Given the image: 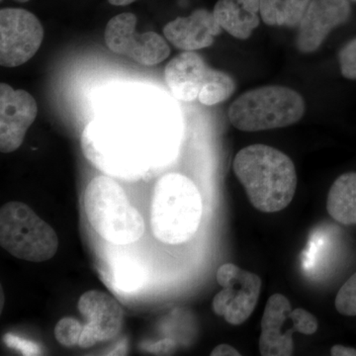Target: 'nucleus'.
<instances>
[{"mask_svg": "<svg viewBox=\"0 0 356 356\" xmlns=\"http://www.w3.org/2000/svg\"><path fill=\"white\" fill-rule=\"evenodd\" d=\"M179 128L168 112L127 99L96 115L83 129L84 156L112 177L134 179L165 165L177 153Z\"/></svg>", "mask_w": 356, "mask_h": 356, "instance_id": "obj_1", "label": "nucleus"}, {"mask_svg": "<svg viewBox=\"0 0 356 356\" xmlns=\"http://www.w3.org/2000/svg\"><path fill=\"white\" fill-rule=\"evenodd\" d=\"M234 172L250 202L261 212L285 209L296 193L294 163L275 147L261 144L243 147L234 159Z\"/></svg>", "mask_w": 356, "mask_h": 356, "instance_id": "obj_2", "label": "nucleus"}, {"mask_svg": "<svg viewBox=\"0 0 356 356\" xmlns=\"http://www.w3.org/2000/svg\"><path fill=\"white\" fill-rule=\"evenodd\" d=\"M203 203L193 181L180 173H168L154 186L151 226L163 243L179 245L195 235L202 219Z\"/></svg>", "mask_w": 356, "mask_h": 356, "instance_id": "obj_3", "label": "nucleus"}, {"mask_svg": "<svg viewBox=\"0 0 356 356\" xmlns=\"http://www.w3.org/2000/svg\"><path fill=\"white\" fill-rule=\"evenodd\" d=\"M83 205L89 224L107 242L129 245L144 235L142 215L113 178H93L84 191Z\"/></svg>", "mask_w": 356, "mask_h": 356, "instance_id": "obj_4", "label": "nucleus"}, {"mask_svg": "<svg viewBox=\"0 0 356 356\" xmlns=\"http://www.w3.org/2000/svg\"><path fill=\"white\" fill-rule=\"evenodd\" d=\"M305 102L296 91L280 86L247 91L229 106L232 125L243 132L288 127L301 120Z\"/></svg>", "mask_w": 356, "mask_h": 356, "instance_id": "obj_5", "label": "nucleus"}, {"mask_svg": "<svg viewBox=\"0 0 356 356\" xmlns=\"http://www.w3.org/2000/svg\"><path fill=\"white\" fill-rule=\"evenodd\" d=\"M0 245L17 259L44 262L57 254L58 238L29 206L11 201L0 210Z\"/></svg>", "mask_w": 356, "mask_h": 356, "instance_id": "obj_6", "label": "nucleus"}, {"mask_svg": "<svg viewBox=\"0 0 356 356\" xmlns=\"http://www.w3.org/2000/svg\"><path fill=\"white\" fill-rule=\"evenodd\" d=\"M217 281L222 290L213 300V310L229 324H243L252 315L259 301L261 277L235 264H226L218 269Z\"/></svg>", "mask_w": 356, "mask_h": 356, "instance_id": "obj_7", "label": "nucleus"}, {"mask_svg": "<svg viewBox=\"0 0 356 356\" xmlns=\"http://www.w3.org/2000/svg\"><path fill=\"white\" fill-rule=\"evenodd\" d=\"M137 16L121 13L110 19L104 32L107 48L143 65H156L170 55L168 42L156 32L137 33Z\"/></svg>", "mask_w": 356, "mask_h": 356, "instance_id": "obj_8", "label": "nucleus"}, {"mask_svg": "<svg viewBox=\"0 0 356 356\" xmlns=\"http://www.w3.org/2000/svg\"><path fill=\"white\" fill-rule=\"evenodd\" d=\"M44 39V29L34 14L21 8L0 11V64L16 67L31 60Z\"/></svg>", "mask_w": 356, "mask_h": 356, "instance_id": "obj_9", "label": "nucleus"}, {"mask_svg": "<svg viewBox=\"0 0 356 356\" xmlns=\"http://www.w3.org/2000/svg\"><path fill=\"white\" fill-rule=\"evenodd\" d=\"M77 309L88 321L79 339L81 348L114 339L123 327V309L106 293L97 290L84 293L77 302Z\"/></svg>", "mask_w": 356, "mask_h": 356, "instance_id": "obj_10", "label": "nucleus"}, {"mask_svg": "<svg viewBox=\"0 0 356 356\" xmlns=\"http://www.w3.org/2000/svg\"><path fill=\"white\" fill-rule=\"evenodd\" d=\"M36 100L23 89L0 84V151L13 153L19 149L28 129L36 120Z\"/></svg>", "mask_w": 356, "mask_h": 356, "instance_id": "obj_11", "label": "nucleus"}, {"mask_svg": "<svg viewBox=\"0 0 356 356\" xmlns=\"http://www.w3.org/2000/svg\"><path fill=\"white\" fill-rule=\"evenodd\" d=\"M348 0H311L299 24L297 48L302 53L317 51L330 33L348 20Z\"/></svg>", "mask_w": 356, "mask_h": 356, "instance_id": "obj_12", "label": "nucleus"}, {"mask_svg": "<svg viewBox=\"0 0 356 356\" xmlns=\"http://www.w3.org/2000/svg\"><path fill=\"white\" fill-rule=\"evenodd\" d=\"M213 13L198 9L187 17H178L163 28V35L179 50L195 51L208 48L222 31Z\"/></svg>", "mask_w": 356, "mask_h": 356, "instance_id": "obj_13", "label": "nucleus"}, {"mask_svg": "<svg viewBox=\"0 0 356 356\" xmlns=\"http://www.w3.org/2000/svg\"><path fill=\"white\" fill-rule=\"evenodd\" d=\"M292 306L282 294H274L267 301L261 318L259 353L264 356H289L294 351L291 332L284 325L291 316Z\"/></svg>", "mask_w": 356, "mask_h": 356, "instance_id": "obj_14", "label": "nucleus"}, {"mask_svg": "<svg viewBox=\"0 0 356 356\" xmlns=\"http://www.w3.org/2000/svg\"><path fill=\"white\" fill-rule=\"evenodd\" d=\"M209 67L195 51H184L173 58L165 70V79L170 92L180 102L198 99Z\"/></svg>", "mask_w": 356, "mask_h": 356, "instance_id": "obj_15", "label": "nucleus"}, {"mask_svg": "<svg viewBox=\"0 0 356 356\" xmlns=\"http://www.w3.org/2000/svg\"><path fill=\"white\" fill-rule=\"evenodd\" d=\"M213 14L222 30L245 40L259 25L261 0H219Z\"/></svg>", "mask_w": 356, "mask_h": 356, "instance_id": "obj_16", "label": "nucleus"}, {"mask_svg": "<svg viewBox=\"0 0 356 356\" xmlns=\"http://www.w3.org/2000/svg\"><path fill=\"white\" fill-rule=\"evenodd\" d=\"M327 210L339 224L356 225V172L337 178L327 195Z\"/></svg>", "mask_w": 356, "mask_h": 356, "instance_id": "obj_17", "label": "nucleus"}, {"mask_svg": "<svg viewBox=\"0 0 356 356\" xmlns=\"http://www.w3.org/2000/svg\"><path fill=\"white\" fill-rule=\"evenodd\" d=\"M311 0H261V17L268 26H299Z\"/></svg>", "mask_w": 356, "mask_h": 356, "instance_id": "obj_18", "label": "nucleus"}, {"mask_svg": "<svg viewBox=\"0 0 356 356\" xmlns=\"http://www.w3.org/2000/svg\"><path fill=\"white\" fill-rule=\"evenodd\" d=\"M236 89L234 79L226 72L209 67L198 100L206 106H213L229 99Z\"/></svg>", "mask_w": 356, "mask_h": 356, "instance_id": "obj_19", "label": "nucleus"}, {"mask_svg": "<svg viewBox=\"0 0 356 356\" xmlns=\"http://www.w3.org/2000/svg\"><path fill=\"white\" fill-rule=\"evenodd\" d=\"M83 327L76 318L65 317L58 321L55 327V337L58 343L65 348L79 346Z\"/></svg>", "mask_w": 356, "mask_h": 356, "instance_id": "obj_20", "label": "nucleus"}, {"mask_svg": "<svg viewBox=\"0 0 356 356\" xmlns=\"http://www.w3.org/2000/svg\"><path fill=\"white\" fill-rule=\"evenodd\" d=\"M334 305L341 315L356 316V273L339 289Z\"/></svg>", "mask_w": 356, "mask_h": 356, "instance_id": "obj_21", "label": "nucleus"}, {"mask_svg": "<svg viewBox=\"0 0 356 356\" xmlns=\"http://www.w3.org/2000/svg\"><path fill=\"white\" fill-rule=\"evenodd\" d=\"M341 72L346 79H356V38L351 40L339 54Z\"/></svg>", "mask_w": 356, "mask_h": 356, "instance_id": "obj_22", "label": "nucleus"}, {"mask_svg": "<svg viewBox=\"0 0 356 356\" xmlns=\"http://www.w3.org/2000/svg\"><path fill=\"white\" fill-rule=\"evenodd\" d=\"M291 315L297 332L310 336L317 332L318 325L317 318L312 315L310 312L301 308L293 309Z\"/></svg>", "mask_w": 356, "mask_h": 356, "instance_id": "obj_23", "label": "nucleus"}, {"mask_svg": "<svg viewBox=\"0 0 356 356\" xmlns=\"http://www.w3.org/2000/svg\"><path fill=\"white\" fill-rule=\"evenodd\" d=\"M6 341L8 346H13V348L22 351L23 355H34L38 353V350H37L35 344L28 343V341L18 339L15 336H8L7 334Z\"/></svg>", "mask_w": 356, "mask_h": 356, "instance_id": "obj_24", "label": "nucleus"}, {"mask_svg": "<svg viewBox=\"0 0 356 356\" xmlns=\"http://www.w3.org/2000/svg\"><path fill=\"white\" fill-rule=\"evenodd\" d=\"M177 348V343L172 339H161L152 346L151 351L154 355H168Z\"/></svg>", "mask_w": 356, "mask_h": 356, "instance_id": "obj_25", "label": "nucleus"}, {"mask_svg": "<svg viewBox=\"0 0 356 356\" xmlns=\"http://www.w3.org/2000/svg\"><path fill=\"white\" fill-rule=\"evenodd\" d=\"M212 356H240L241 353L229 344H219L211 353Z\"/></svg>", "mask_w": 356, "mask_h": 356, "instance_id": "obj_26", "label": "nucleus"}, {"mask_svg": "<svg viewBox=\"0 0 356 356\" xmlns=\"http://www.w3.org/2000/svg\"><path fill=\"white\" fill-rule=\"evenodd\" d=\"M331 355L332 356H356L355 348H348V346H332L331 348Z\"/></svg>", "mask_w": 356, "mask_h": 356, "instance_id": "obj_27", "label": "nucleus"}, {"mask_svg": "<svg viewBox=\"0 0 356 356\" xmlns=\"http://www.w3.org/2000/svg\"><path fill=\"white\" fill-rule=\"evenodd\" d=\"M109 3L115 6H125L133 3L136 0H108Z\"/></svg>", "mask_w": 356, "mask_h": 356, "instance_id": "obj_28", "label": "nucleus"}, {"mask_svg": "<svg viewBox=\"0 0 356 356\" xmlns=\"http://www.w3.org/2000/svg\"><path fill=\"white\" fill-rule=\"evenodd\" d=\"M16 1H18V2H27V1H29V0H16Z\"/></svg>", "mask_w": 356, "mask_h": 356, "instance_id": "obj_29", "label": "nucleus"}, {"mask_svg": "<svg viewBox=\"0 0 356 356\" xmlns=\"http://www.w3.org/2000/svg\"><path fill=\"white\" fill-rule=\"evenodd\" d=\"M353 1H356V0H353Z\"/></svg>", "mask_w": 356, "mask_h": 356, "instance_id": "obj_30", "label": "nucleus"}]
</instances>
